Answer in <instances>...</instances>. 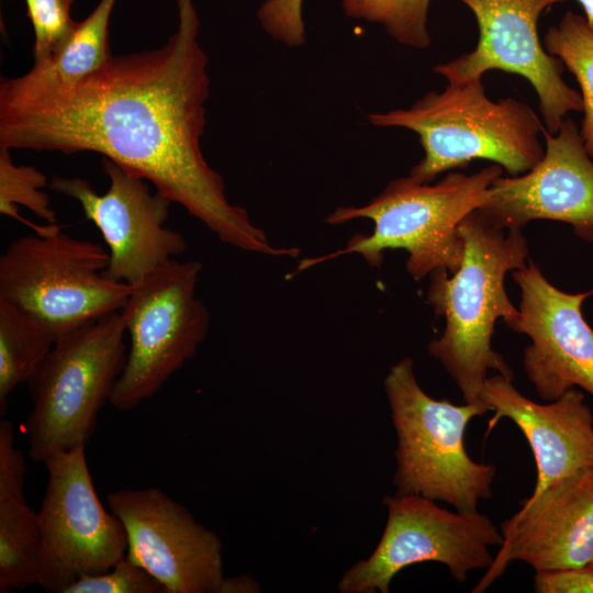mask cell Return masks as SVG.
<instances>
[{
    "mask_svg": "<svg viewBox=\"0 0 593 593\" xmlns=\"http://www.w3.org/2000/svg\"><path fill=\"white\" fill-rule=\"evenodd\" d=\"M116 0H100L81 22H76L65 45L49 59L34 63L25 74L48 85L74 83L101 67L112 55L109 22Z\"/></svg>",
    "mask_w": 593,
    "mask_h": 593,
    "instance_id": "cell-20",
    "label": "cell"
},
{
    "mask_svg": "<svg viewBox=\"0 0 593 593\" xmlns=\"http://www.w3.org/2000/svg\"><path fill=\"white\" fill-rule=\"evenodd\" d=\"M459 233V268L451 277L447 269L429 275L427 302L445 317V328L427 348L457 383L465 403H472L480 401L490 369L513 380L512 369L491 342L499 318L512 327L521 316L504 278L527 265L528 245L519 228H503L479 210L462 220Z\"/></svg>",
    "mask_w": 593,
    "mask_h": 593,
    "instance_id": "cell-2",
    "label": "cell"
},
{
    "mask_svg": "<svg viewBox=\"0 0 593 593\" xmlns=\"http://www.w3.org/2000/svg\"><path fill=\"white\" fill-rule=\"evenodd\" d=\"M65 593H166L163 584L126 556L108 571L85 575Z\"/></svg>",
    "mask_w": 593,
    "mask_h": 593,
    "instance_id": "cell-25",
    "label": "cell"
},
{
    "mask_svg": "<svg viewBox=\"0 0 593 593\" xmlns=\"http://www.w3.org/2000/svg\"><path fill=\"white\" fill-rule=\"evenodd\" d=\"M384 388L398 434L395 494H416L478 511L490 499L495 467L475 462L465 447L466 427L491 409L481 400L457 405L436 400L417 383L414 362L403 358L390 368Z\"/></svg>",
    "mask_w": 593,
    "mask_h": 593,
    "instance_id": "cell-5",
    "label": "cell"
},
{
    "mask_svg": "<svg viewBox=\"0 0 593 593\" xmlns=\"http://www.w3.org/2000/svg\"><path fill=\"white\" fill-rule=\"evenodd\" d=\"M534 590L537 593H593V564L536 571Z\"/></svg>",
    "mask_w": 593,
    "mask_h": 593,
    "instance_id": "cell-28",
    "label": "cell"
},
{
    "mask_svg": "<svg viewBox=\"0 0 593 593\" xmlns=\"http://www.w3.org/2000/svg\"><path fill=\"white\" fill-rule=\"evenodd\" d=\"M46 176L33 166L16 165L10 149L0 146V213L18 220L34 233L49 234L59 226L44 188Z\"/></svg>",
    "mask_w": 593,
    "mask_h": 593,
    "instance_id": "cell-22",
    "label": "cell"
},
{
    "mask_svg": "<svg viewBox=\"0 0 593 593\" xmlns=\"http://www.w3.org/2000/svg\"><path fill=\"white\" fill-rule=\"evenodd\" d=\"M304 0H265L257 11L262 30L275 41L289 47L305 44Z\"/></svg>",
    "mask_w": 593,
    "mask_h": 593,
    "instance_id": "cell-26",
    "label": "cell"
},
{
    "mask_svg": "<svg viewBox=\"0 0 593 593\" xmlns=\"http://www.w3.org/2000/svg\"><path fill=\"white\" fill-rule=\"evenodd\" d=\"M542 136V159L525 174L496 178L478 210L503 228L551 220L568 223L577 236L593 240V159L581 133L566 118L556 134L544 128Z\"/></svg>",
    "mask_w": 593,
    "mask_h": 593,
    "instance_id": "cell-16",
    "label": "cell"
},
{
    "mask_svg": "<svg viewBox=\"0 0 593 593\" xmlns=\"http://www.w3.org/2000/svg\"><path fill=\"white\" fill-rule=\"evenodd\" d=\"M592 564H593V561H592Z\"/></svg>",
    "mask_w": 593,
    "mask_h": 593,
    "instance_id": "cell-31",
    "label": "cell"
},
{
    "mask_svg": "<svg viewBox=\"0 0 593 593\" xmlns=\"http://www.w3.org/2000/svg\"><path fill=\"white\" fill-rule=\"evenodd\" d=\"M259 591L257 582L248 575L225 578L219 593H254Z\"/></svg>",
    "mask_w": 593,
    "mask_h": 593,
    "instance_id": "cell-29",
    "label": "cell"
},
{
    "mask_svg": "<svg viewBox=\"0 0 593 593\" xmlns=\"http://www.w3.org/2000/svg\"><path fill=\"white\" fill-rule=\"evenodd\" d=\"M589 23L593 24V0H578Z\"/></svg>",
    "mask_w": 593,
    "mask_h": 593,
    "instance_id": "cell-30",
    "label": "cell"
},
{
    "mask_svg": "<svg viewBox=\"0 0 593 593\" xmlns=\"http://www.w3.org/2000/svg\"><path fill=\"white\" fill-rule=\"evenodd\" d=\"M14 427L10 421L0 422V500L24 497L26 466L21 450L14 446Z\"/></svg>",
    "mask_w": 593,
    "mask_h": 593,
    "instance_id": "cell-27",
    "label": "cell"
},
{
    "mask_svg": "<svg viewBox=\"0 0 593 593\" xmlns=\"http://www.w3.org/2000/svg\"><path fill=\"white\" fill-rule=\"evenodd\" d=\"M127 538L126 557L156 578L166 593H219L222 542L191 513L156 488L107 494Z\"/></svg>",
    "mask_w": 593,
    "mask_h": 593,
    "instance_id": "cell-13",
    "label": "cell"
},
{
    "mask_svg": "<svg viewBox=\"0 0 593 593\" xmlns=\"http://www.w3.org/2000/svg\"><path fill=\"white\" fill-rule=\"evenodd\" d=\"M42 566L37 512L25 500H0V592L38 585Z\"/></svg>",
    "mask_w": 593,
    "mask_h": 593,
    "instance_id": "cell-19",
    "label": "cell"
},
{
    "mask_svg": "<svg viewBox=\"0 0 593 593\" xmlns=\"http://www.w3.org/2000/svg\"><path fill=\"white\" fill-rule=\"evenodd\" d=\"M47 483L37 512L43 538L38 585L54 593L85 575L108 571L126 556L123 524L100 502L88 468L86 445L44 461Z\"/></svg>",
    "mask_w": 593,
    "mask_h": 593,
    "instance_id": "cell-10",
    "label": "cell"
},
{
    "mask_svg": "<svg viewBox=\"0 0 593 593\" xmlns=\"http://www.w3.org/2000/svg\"><path fill=\"white\" fill-rule=\"evenodd\" d=\"M378 127H403L417 134L424 157L409 177L428 183L474 159L500 165L511 176L534 168L544 157L545 126L534 110L514 98L493 101L482 79L428 91L409 109L371 113Z\"/></svg>",
    "mask_w": 593,
    "mask_h": 593,
    "instance_id": "cell-4",
    "label": "cell"
},
{
    "mask_svg": "<svg viewBox=\"0 0 593 593\" xmlns=\"http://www.w3.org/2000/svg\"><path fill=\"white\" fill-rule=\"evenodd\" d=\"M126 325L110 312L60 337L29 384L33 407L26 419L29 457H49L87 445L97 416L110 401L126 362Z\"/></svg>",
    "mask_w": 593,
    "mask_h": 593,
    "instance_id": "cell-6",
    "label": "cell"
},
{
    "mask_svg": "<svg viewBox=\"0 0 593 593\" xmlns=\"http://www.w3.org/2000/svg\"><path fill=\"white\" fill-rule=\"evenodd\" d=\"M74 0H25L35 41L34 63L54 56L69 40L76 22L70 18Z\"/></svg>",
    "mask_w": 593,
    "mask_h": 593,
    "instance_id": "cell-24",
    "label": "cell"
},
{
    "mask_svg": "<svg viewBox=\"0 0 593 593\" xmlns=\"http://www.w3.org/2000/svg\"><path fill=\"white\" fill-rule=\"evenodd\" d=\"M503 168L492 164L472 175L450 171L432 184L402 177L362 206H339L327 215L328 224L355 219L373 222L371 234H355L345 247L323 256L301 260L290 277L317 264L358 254L371 267H379L388 249H404L406 269L421 280L436 269L455 272L463 258L459 224L483 206L493 181Z\"/></svg>",
    "mask_w": 593,
    "mask_h": 593,
    "instance_id": "cell-3",
    "label": "cell"
},
{
    "mask_svg": "<svg viewBox=\"0 0 593 593\" xmlns=\"http://www.w3.org/2000/svg\"><path fill=\"white\" fill-rule=\"evenodd\" d=\"M432 0H342L351 19L380 24L398 43L425 49L432 43L428 12Z\"/></svg>",
    "mask_w": 593,
    "mask_h": 593,
    "instance_id": "cell-23",
    "label": "cell"
},
{
    "mask_svg": "<svg viewBox=\"0 0 593 593\" xmlns=\"http://www.w3.org/2000/svg\"><path fill=\"white\" fill-rule=\"evenodd\" d=\"M480 400L494 412L485 437L504 417L526 437L537 467L530 496L582 468L593 467V414L579 390L570 389L557 400L539 404L523 395L512 379L496 374L486 379Z\"/></svg>",
    "mask_w": 593,
    "mask_h": 593,
    "instance_id": "cell-17",
    "label": "cell"
},
{
    "mask_svg": "<svg viewBox=\"0 0 593 593\" xmlns=\"http://www.w3.org/2000/svg\"><path fill=\"white\" fill-rule=\"evenodd\" d=\"M388 521L372 555L354 564L338 584L343 593L389 592L393 577L407 566L440 562L454 579L466 582L471 570L488 569L489 548L503 536L480 512H451L416 494L387 496Z\"/></svg>",
    "mask_w": 593,
    "mask_h": 593,
    "instance_id": "cell-9",
    "label": "cell"
},
{
    "mask_svg": "<svg viewBox=\"0 0 593 593\" xmlns=\"http://www.w3.org/2000/svg\"><path fill=\"white\" fill-rule=\"evenodd\" d=\"M109 253L56 231L23 235L0 256V299L42 323L55 343L104 314L121 311L132 286L103 276Z\"/></svg>",
    "mask_w": 593,
    "mask_h": 593,
    "instance_id": "cell-7",
    "label": "cell"
},
{
    "mask_svg": "<svg viewBox=\"0 0 593 593\" xmlns=\"http://www.w3.org/2000/svg\"><path fill=\"white\" fill-rule=\"evenodd\" d=\"M202 268L199 260L172 259L132 286L121 310L131 344L109 401L115 409L137 407L197 354L210 326L195 295Z\"/></svg>",
    "mask_w": 593,
    "mask_h": 593,
    "instance_id": "cell-8",
    "label": "cell"
},
{
    "mask_svg": "<svg viewBox=\"0 0 593 593\" xmlns=\"http://www.w3.org/2000/svg\"><path fill=\"white\" fill-rule=\"evenodd\" d=\"M500 527L503 542L472 593L484 592L514 561L535 571L593 561V467L582 468L521 501Z\"/></svg>",
    "mask_w": 593,
    "mask_h": 593,
    "instance_id": "cell-15",
    "label": "cell"
},
{
    "mask_svg": "<svg viewBox=\"0 0 593 593\" xmlns=\"http://www.w3.org/2000/svg\"><path fill=\"white\" fill-rule=\"evenodd\" d=\"M55 339L36 318L0 299V412L9 394L30 384L47 359Z\"/></svg>",
    "mask_w": 593,
    "mask_h": 593,
    "instance_id": "cell-18",
    "label": "cell"
},
{
    "mask_svg": "<svg viewBox=\"0 0 593 593\" xmlns=\"http://www.w3.org/2000/svg\"><path fill=\"white\" fill-rule=\"evenodd\" d=\"M178 27L161 47L111 56L69 85L25 74L0 80V146L92 152L153 183L223 243L272 257L273 246L247 211L232 204L222 176L201 150L210 94L209 58L193 0H177Z\"/></svg>",
    "mask_w": 593,
    "mask_h": 593,
    "instance_id": "cell-1",
    "label": "cell"
},
{
    "mask_svg": "<svg viewBox=\"0 0 593 593\" xmlns=\"http://www.w3.org/2000/svg\"><path fill=\"white\" fill-rule=\"evenodd\" d=\"M102 168L108 190L99 194L81 178L54 177L49 188L80 204L100 231L109 253L103 276L130 286L139 283L163 265L187 250L182 233L166 226L171 201L153 193L148 181L108 158Z\"/></svg>",
    "mask_w": 593,
    "mask_h": 593,
    "instance_id": "cell-12",
    "label": "cell"
},
{
    "mask_svg": "<svg viewBox=\"0 0 593 593\" xmlns=\"http://www.w3.org/2000/svg\"><path fill=\"white\" fill-rule=\"evenodd\" d=\"M542 44L579 82L584 113L580 133L593 159V24L584 15L567 11L547 30Z\"/></svg>",
    "mask_w": 593,
    "mask_h": 593,
    "instance_id": "cell-21",
    "label": "cell"
},
{
    "mask_svg": "<svg viewBox=\"0 0 593 593\" xmlns=\"http://www.w3.org/2000/svg\"><path fill=\"white\" fill-rule=\"evenodd\" d=\"M470 9L479 27L475 48L434 71L448 82L482 79L489 70L524 77L539 99L545 128L556 134L569 112L583 111L581 93L562 78L563 64L548 54L538 35V20L566 0H458Z\"/></svg>",
    "mask_w": 593,
    "mask_h": 593,
    "instance_id": "cell-11",
    "label": "cell"
},
{
    "mask_svg": "<svg viewBox=\"0 0 593 593\" xmlns=\"http://www.w3.org/2000/svg\"><path fill=\"white\" fill-rule=\"evenodd\" d=\"M522 299L521 316L511 327L527 335L525 372L545 401H553L580 387L593 395V327L582 314L583 301L593 294L567 293L551 284L532 260L512 271Z\"/></svg>",
    "mask_w": 593,
    "mask_h": 593,
    "instance_id": "cell-14",
    "label": "cell"
}]
</instances>
